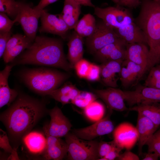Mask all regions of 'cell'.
Returning a JSON list of instances; mask_svg holds the SVG:
<instances>
[{
    "label": "cell",
    "instance_id": "cell-1",
    "mask_svg": "<svg viewBox=\"0 0 160 160\" xmlns=\"http://www.w3.org/2000/svg\"><path fill=\"white\" fill-rule=\"evenodd\" d=\"M46 102L19 92L15 100L0 115L13 148L17 149L24 137L48 113Z\"/></svg>",
    "mask_w": 160,
    "mask_h": 160
},
{
    "label": "cell",
    "instance_id": "cell-2",
    "mask_svg": "<svg viewBox=\"0 0 160 160\" xmlns=\"http://www.w3.org/2000/svg\"><path fill=\"white\" fill-rule=\"evenodd\" d=\"M12 64H32L60 68L66 71L73 68L64 53L60 40L37 36L31 46Z\"/></svg>",
    "mask_w": 160,
    "mask_h": 160
},
{
    "label": "cell",
    "instance_id": "cell-3",
    "mask_svg": "<svg viewBox=\"0 0 160 160\" xmlns=\"http://www.w3.org/2000/svg\"><path fill=\"white\" fill-rule=\"evenodd\" d=\"M149 48L148 70L160 62V1L144 0L136 20Z\"/></svg>",
    "mask_w": 160,
    "mask_h": 160
},
{
    "label": "cell",
    "instance_id": "cell-4",
    "mask_svg": "<svg viewBox=\"0 0 160 160\" xmlns=\"http://www.w3.org/2000/svg\"><path fill=\"white\" fill-rule=\"evenodd\" d=\"M70 75L67 73L44 67L25 69L20 75L28 87L43 95H47L58 88Z\"/></svg>",
    "mask_w": 160,
    "mask_h": 160
},
{
    "label": "cell",
    "instance_id": "cell-5",
    "mask_svg": "<svg viewBox=\"0 0 160 160\" xmlns=\"http://www.w3.org/2000/svg\"><path fill=\"white\" fill-rule=\"evenodd\" d=\"M68 147L67 159L70 160H95L99 158V142L81 139L69 132L65 137Z\"/></svg>",
    "mask_w": 160,
    "mask_h": 160
},
{
    "label": "cell",
    "instance_id": "cell-6",
    "mask_svg": "<svg viewBox=\"0 0 160 160\" xmlns=\"http://www.w3.org/2000/svg\"><path fill=\"white\" fill-rule=\"evenodd\" d=\"M120 38L114 30L102 21L96 23L93 33L87 37L86 43L89 52L95 54L105 46Z\"/></svg>",
    "mask_w": 160,
    "mask_h": 160
},
{
    "label": "cell",
    "instance_id": "cell-7",
    "mask_svg": "<svg viewBox=\"0 0 160 160\" xmlns=\"http://www.w3.org/2000/svg\"><path fill=\"white\" fill-rule=\"evenodd\" d=\"M41 12L27 4L20 2L18 15L14 20L21 25L25 35L33 42L36 37L38 21Z\"/></svg>",
    "mask_w": 160,
    "mask_h": 160
},
{
    "label": "cell",
    "instance_id": "cell-8",
    "mask_svg": "<svg viewBox=\"0 0 160 160\" xmlns=\"http://www.w3.org/2000/svg\"><path fill=\"white\" fill-rule=\"evenodd\" d=\"M94 14L108 26L116 29L134 22L128 10L118 7H95Z\"/></svg>",
    "mask_w": 160,
    "mask_h": 160
},
{
    "label": "cell",
    "instance_id": "cell-9",
    "mask_svg": "<svg viewBox=\"0 0 160 160\" xmlns=\"http://www.w3.org/2000/svg\"><path fill=\"white\" fill-rule=\"evenodd\" d=\"M123 96L128 105L160 102V89L139 85L133 91L122 90Z\"/></svg>",
    "mask_w": 160,
    "mask_h": 160
},
{
    "label": "cell",
    "instance_id": "cell-10",
    "mask_svg": "<svg viewBox=\"0 0 160 160\" xmlns=\"http://www.w3.org/2000/svg\"><path fill=\"white\" fill-rule=\"evenodd\" d=\"M114 130V126L109 116L102 118L88 127L74 129L72 133L78 137L87 140L108 134Z\"/></svg>",
    "mask_w": 160,
    "mask_h": 160
},
{
    "label": "cell",
    "instance_id": "cell-11",
    "mask_svg": "<svg viewBox=\"0 0 160 160\" xmlns=\"http://www.w3.org/2000/svg\"><path fill=\"white\" fill-rule=\"evenodd\" d=\"M40 19L41 25L39 31L40 33H46L57 35L65 38L69 29L62 17L48 13L46 10L42 11Z\"/></svg>",
    "mask_w": 160,
    "mask_h": 160
},
{
    "label": "cell",
    "instance_id": "cell-12",
    "mask_svg": "<svg viewBox=\"0 0 160 160\" xmlns=\"http://www.w3.org/2000/svg\"><path fill=\"white\" fill-rule=\"evenodd\" d=\"M48 113L50 117L48 125L49 134L57 137H65L69 132L72 127L70 121L57 106L48 110Z\"/></svg>",
    "mask_w": 160,
    "mask_h": 160
},
{
    "label": "cell",
    "instance_id": "cell-13",
    "mask_svg": "<svg viewBox=\"0 0 160 160\" xmlns=\"http://www.w3.org/2000/svg\"><path fill=\"white\" fill-rule=\"evenodd\" d=\"M113 137V141L118 146L129 150L138 141V135L136 127L124 122L120 124L114 130Z\"/></svg>",
    "mask_w": 160,
    "mask_h": 160
},
{
    "label": "cell",
    "instance_id": "cell-14",
    "mask_svg": "<svg viewBox=\"0 0 160 160\" xmlns=\"http://www.w3.org/2000/svg\"><path fill=\"white\" fill-rule=\"evenodd\" d=\"M48 124L43 126V130L47 141V148L43 156L45 160H61L67 155L68 147L65 140L61 138L50 135L48 131Z\"/></svg>",
    "mask_w": 160,
    "mask_h": 160
},
{
    "label": "cell",
    "instance_id": "cell-15",
    "mask_svg": "<svg viewBox=\"0 0 160 160\" xmlns=\"http://www.w3.org/2000/svg\"><path fill=\"white\" fill-rule=\"evenodd\" d=\"M127 44L120 38L97 51L95 54V58L102 63L111 61H123L125 59Z\"/></svg>",
    "mask_w": 160,
    "mask_h": 160
},
{
    "label": "cell",
    "instance_id": "cell-16",
    "mask_svg": "<svg viewBox=\"0 0 160 160\" xmlns=\"http://www.w3.org/2000/svg\"><path fill=\"white\" fill-rule=\"evenodd\" d=\"M27 153L32 156H43L47 148V141L44 132L31 131L22 139V143Z\"/></svg>",
    "mask_w": 160,
    "mask_h": 160
},
{
    "label": "cell",
    "instance_id": "cell-17",
    "mask_svg": "<svg viewBox=\"0 0 160 160\" xmlns=\"http://www.w3.org/2000/svg\"><path fill=\"white\" fill-rule=\"evenodd\" d=\"M97 98L102 99L111 110L120 111L128 110L126 106L122 90L116 88L108 87L104 89H93Z\"/></svg>",
    "mask_w": 160,
    "mask_h": 160
},
{
    "label": "cell",
    "instance_id": "cell-18",
    "mask_svg": "<svg viewBox=\"0 0 160 160\" xmlns=\"http://www.w3.org/2000/svg\"><path fill=\"white\" fill-rule=\"evenodd\" d=\"M33 43L25 35L19 34L13 35L9 39L3 56L4 62L6 63L12 62Z\"/></svg>",
    "mask_w": 160,
    "mask_h": 160
},
{
    "label": "cell",
    "instance_id": "cell-19",
    "mask_svg": "<svg viewBox=\"0 0 160 160\" xmlns=\"http://www.w3.org/2000/svg\"><path fill=\"white\" fill-rule=\"evenodd\" d=\"M123 61H111L102 63L100 65V78L104 85L108 87H117Z\"/></svg>",
    "mask_w": 160,
    "mask_h": 160
},
{
    "label": "cell",
    "instance_id": "cell-20",
    "mask_svg": "<svg viewBox=\"0 0 160 160\" xmlns=\"http://www.w3.org/2000/svg\"><path fill=\"white\" fill-rule=\"evenodd\" d=\"M13 65H7L0 72V108L7 105L9 106L15 100L19 94L17 90L11 89L8 79Z\"/></svg>",
    "mask_w": 160,
    "mask_h": 160
},
{
    "label": "cell",
    "instance_id": "cell-21",
    "mask_svg": "<svg viewBox=\"0 0 160 160\" xmlns=\"http://www.w3.org/2000/svg\"><path fill=\"white\" fill-rule=\"evenodd\" d=\"M146 71L141 66L125 59L123 62L120 73L121 84L125 87L130 86L138 80Z\"/></svg>",
    "mask_w": 160,
    "mask_h": 160
},
{
    "label": "cell",
    "instance_id": "cell-22",
    "mask_svg": "<svg viewBox=\"0 0 160 160\" xmlns=\"http://www.w3.org/2000/svg\"><path fill=\"white\" fill-rule=\"evenodd\" d=\"M114 30L119 37L127 44L141 43L147 44L145 34L134 22Z\"/></svg>",
    "mask_w": 160,
    "mask_h": 160
},
{
    "label": "cell",
    "instance_id": "cell-23",
    "mask_svg": "<svg viewBox=\"0 0 160 160\" xmlns=\"http://www.w3.org/2000/svg\"><path fill=\"white\" fill-rule=\"evenodd\" d=\"M149 49L146 44L137 43L127 44L125 59L139 65L148 70Z\"/></svg>",
    "mask_w": 160,
    "mask_h": 160
},
{
    "label": "cell",
    "instance_id": "cell-24",
    "mask_svg": "<svg viewBox=\"0 0 160 160\" xmlns=\"http://www.w3.org/2000/svg\"><path fill=\"white\" fill-rule=\"evenodd\" d=\"M136 127L138 133V149L140 154L143 147L158 128L151 120L139 113Z\"/></svg>",
    "mask_w": 160,
    "mask_h": 160
},
{
    "label": "cell",
    "instance_id": "cell-25",
    "mask_svg": "<svg viewBox=\"0 0 160 160\" xmlns=\"http://www.w3.org/2000/svg\"><path fill=\"white\" fill-rule=\"evenodd\" d=\"M83 38L74 31L69 38L67 59L73 68L77 62L83 58Z\"/></svg>",
    "mask_w": 160,
    "mask_h": 160
},
{
    "label": "cell",
    "instance_id": "cell-26",
    "mask_svg": "<svg viewBox=\"0 0 160 160\" xmlns=\"http://www.w3.org/2000/svg\"><path fill=\"white\" fill-rule=\"evenodd\" d=\"M80 91L74 85L67 83L62 87L50 92L47 95L60 103L63 105L71 103Z\"/></svg>",
    "mask_w": 160,
    "mask_h": 160
},
{
    "label": "cell",
    "instance_id": "cell-27",
    "mask_svg": "<svg viewBox=\"0 0 160 160\" xmlns=\"http://www.w3.org/2000/svg\"><path fill=\"white\" fill-rule=\"evenodd\" d=\"M81 5L73 0H65L61 14L62 18L70 29H74L79 21Z\"/></svg>",
    "mask_w": 160,
    "mask_h": 160
},
{
    "label": "cell",
    "instance_id": "cell-28",
    "mask_svg": "<svg viewBox=\"0 0 160 160\" xmlns=\"http://www.w3.org/2000/svg\"><path fill=\"white\" fill-rule=\"evenodd\" d=\"M149 119L158 128L160 125V103H153L141 104L129 108Z\"/></svg>",
    "mask_w": 160,
    "mask_h": 160
},
{
    "label": "cell",
    "instance_id": "cell-29",
    "mask_svg": "<svg viewBox=\"0 0 160 160\" xmlns=\"http://www.w3.org/2000/svg\"><path fill=\"white\" fill-rule=\"evenodd\" d=\"M96 23L94 17L90 14L84 15L74 28L75 31L81 37H88L94 32Z\"/></svg>",
    "mask_w": 160,
    "mask_h": 160
},
{
    "label": "cell",
    "instance_id": "cell-30",
    "mask_svg": "<svg viewBox=\"0 0 160 160\" xmlns=\"http://www.w3.org/2000/svg\"><path fill=\"white\" fill-rule=\"evenodd\" d=\"M84 110V113L87 117L95 121L102 118L105 111L103 105L96 100L90 104Z\"/></svg>",
    "mask_w": 160,
    "mask_h": 160
},
{
    "label": "cell",
    "instance_id": "cell-31",
    "mask_svg": "<svg viewBox=\"0 0 160 160\" xmlns=\"http://www.w3.org/2000/svg\"><path fill=\"white\" fill-rule=\"evenodd\" d=\"M97 98L94 93L85 91H80L76 97L71 103L84 109L88 105Z\"/></svg>",
    "mask_w": 160,
    "mask_h": 160
},
{
    "label": "cell",
    "instance_id": "cell-32",
    "mask_svg": "<svg viewBox=\"0 0 160 160\" xmlns=\"http://www.w3.org/2000/svg\"><path fill=\"white\" fill-rule=\"evenodd\" d=\"M19 3L15 0H0V12L14 20L18 14Z\"/></svg>",
    "mask_w": 160,
    "mask_h": 160
},
{
    "label": "cell",
    "instance_id": "cell-33",
    "mask_svg": "<svg viewBox=\"0 0 160 160\" xmlns=\"http://www.w3.org/2000/svg\"><path fill=\"white\" fill-rule=\"evenodd\" d=\"M145 86L160 89V65L154 66L150 69Z\"/></svg>",
    "mask_w": 160,
    "mask_h": 160
},
{
    "label": "cell",
    "instance_id": "cell-34",
    "mask_svg": "<svg viewBox=\"0 0 160 160\" xmlns=\"http://www.w3.org/2000/svg\"><path fill=\"white\" fill-rule=\"evenodd\" d=\"M146 145L148 146V152L156 153L160 157V129L153 134Z\"/></svg>",
    "mask_w": 160,
    "mask_h": 160
},
{
    "label": "cell",
    "instance_id": "cell-35",
    "mask_svg": "<svg viewBox=\"0 0 160 160\" xmlns=\"http://www.w3.org/2000/svg\"><path fill=\"white\" fill-rule=\"evenodd\" d=\"M91 63L84 59H82L74 65V68L78 76L82 79H85L88 74Z\"/></svg>",
    "mask_w": 160,
    "mask_h": 160
},
{
    "label": "cell",
    "instance_id": "cell-36",
    "mask_svg": "<svg viewBox=\"0 0 160 160\" xmlns=\"http://www.w3.org/2000/svg\"><path fill=\"white\" fill-rule=\"evenodd\" d=\"M15 22L10 20L5 13H0V33L10 32L11 28Z\"/></svg>",
    "mask_w": 160,
    "mask_h": 160
},
{
    "label": "cell",
    "instance_id": "cell-37",
    "mask_svg": "<svg viewBox=\"0 0 160 160\" xmlns=\"http://www.w3.org/2000/svg\"><path fill=\"white\" fill-rule=\"evenodd\" d=\"M0 147L6 153L10 154L13 150L7 132L1 129H0Z\"/></svg>",
    "mask_w": 160,
    "mask_h": 160
},
{
    "label": "cell",
    "instance_id": "cell-38",
    "mask_svg": "<svg viewBox=\"0 0 160 160\" xmlns=\"http://www.w3.org/2000/svg\"><path fill=\"white\" fill-rule=\"evenodd\" d=\"M100 79V65L91 63L90 68L86 78L88 80L95 81Z\"/></svg>",
    "mask_w": 160,
    "mask_h": 160
},
{
    "label": "cell",
    "instance_id": "cell-39",
    "mask_svg": "<svg viewBox=\"0 0 160 160\" xmlns=\"http://www.w3.org/2000/svg\"><path fill=\"white\" fill-rule=\"evenodd\" d=\"M115 144L113 140L110 142L103 141L99 142L98 148L99 159L104 157L111 150Z\"/></svg>",
    "mask_w": 160,
    "mask_h": 160
},
{
    "label": "cell",
    "instance_id": "cell-40",
    "mask_svg": "<svg viewBox=\"0 0 160 160\" xmlns=\"http://www.w3.org/2000/svg\"><path fill=\"white\" fill-rule=\"evenodd\" d=\"M11 32L0 33V57H2L5 50L7 43L11 37Z\"/></svg>",
    "mask_w": 160,
    "mask_h": 160
},
{
    "label": "cell",
    "instance_id": "cell-41",
    "mask_svg": "<svg viewBox=\"0 0 160 160\" xmlns=\"http://www.w3.org/2000/svg\"><path fill=\"white\" fill-rule=\"evenodd\" d=\"M122 149L116 144L111 150L104 157L100 158V160H113L116 159L120 155V153Z\"/></svg>",
    "mask_w": 160,
    "mask_h": 160
},
{
    "label": "cell",
    "instance_id": "cell-42",
    "mask_svg": "<svg viewBox=\"0 0 160 160\" xmlns=\"http://www.w3.org/2000/svg\"><path fill=\"white\" fill-rule=\"evenodd\" d=\"M119 160H139L140 159L136 154L127 150L122 154H120L116 159Z\"/></svg>",
    "mask_w": 160,
    "mask_h": 160
},
{
    "label": "cell",
    "instance_id": "cell-43",
    "mask_svg": "<svg viewBox=\"0 0 160 160\" xmlns=\"http://www.w3.org/2000/svg\"><path fill=\"white\" fill-rule=\"evenodd\" d=\"M140 3L139 0H119V6H124L129 8H135Z\"/></svg>",
    "mask_w": 160,
    "mask_h": 160
},
{
    "label": "cell",
    "instance_id": "cell-44",
    "mask_svg": "<svg viewBox=\"0 0 160 160\" xmlns=\"http://www.w3.org/2000/svg\"><path fill=\"white\" fill-rule=\"evenodd\" d=\"M57 0H41L38 4L33 8L36 10L41 12L48 5L53 3Z\"/></svg>",
    "mask_w": 160,
    "mask_h": 160
},
{
    "label": "cell",
    "instance_id": "cell-45",
    "mask_svg": "<svg viewBox=\"0 0 160 160\" xmlns=\"http://www.w3.org/2000/svg\"><path fill=\"white\" fill-rule=\"evenodd\" d=\"M159 156L155 153L148 152L143 160H158Z\"/></svg>",
    "mask_w": 160,
    "mask_h": 160
},
{
    "label": "cell",
    "instance_id": "cell-46",
    "mask_svg": "<svg viewBox=\"0 0 160 160\" xmlns=\"http://www.w3.org/2000/svg\"><path fill=\"white\" fill-rule=\"evenodd\" d=\"M81 5L95 7L90 0H73Z\"/></svg>",
    "mask_w": 160,
    "mask_h": 160
},
{
    "label": "cell",
    "instance_id": "cell-47",
    "mask_svg": "<svg viewBox=\"0 0 160 160\" xmlns=\"http://www.w3.org/2000/svg\"><path fill=\"white\" fill-rule=\"evenodd\" d=\"M17 151V149L13 148L12 151L9 156L7 160H20Z\"/></svg>",
    "mask_w": 160,
    "mask_h": 160
},
{
    "label": "cell",
    "instance_id": "cell-48",
    "mask_svg": "<svg viewBox=\"0 0 160 160\" xmlns=\"http://www.w3.org/2000/svg\"><path fill=\"white\" fill-rule=\"evenodd\" d=\"M112 0L115 3L117 4H118L119 1V0Z\"/></svg>",
    "mask_w": 160,
    "mask_h": 160
},
{
    "label": "cell",
    "instance_id": "cell-49",
    "mask_svg": "<svg viewBox=\"0 0 160 160\" xmlns=\"http://www.w3.org/2000/svg\"><path fill=\"white\" fill-rule=\"evenodd\" d=\"M153 0V1H160V0Z\"/></svg>",
    "mask_w": 160,
    "mask_h": 160
},
{
    "label": "cell",
    "instance_id": "cell-50",
    "mask_svg": "<svg viewBox=\"0 0 160 160\" xmlns=\"http://www.w3.org/2000/svg\"><path fill=\"white\" fill-rule=\"evenodd\" d=\"M90 0V1H91V0Z\"/></svg>",
    "mask_w": 160,
    "mask_h": 160
}]
</instances>
